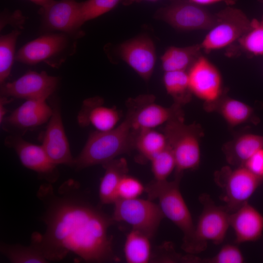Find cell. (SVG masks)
I'll return each mask as SVG.
<instances>
[{"label": "cell", "mask_w": 263, "mask_h": 263, "mask_svg": "<svg viewBox=\"0 0 263 263\" xmlns=\"http://www.w3.org/2000/svg\"><path fill=\"white\" fill-rule=\"evenodd\" d=\"M152 94H142L131 98L127 101V111L126 117L130 122L133 132L154 129L169 121L184 116L182 106L174 103L166 107L155 102Z\"/></svg>", "instance_id": "8992f818"}, {"label": "cell", "mask_w": 263, "mask_h": 263, "mask_svg": "<svg viewBox=\"0 0 263 263\" xmlns=\"http://www.w3.org/2000/svg\"><path fill=\"white\" fill-rule=\"evenodd\" d=\"M168 146L164 132L154 129L144 130L135 133L134 150L144 159L150 161Z\"/></svg>", "instance_id": "484cf974"}, {"label": "cell", "mask_w": 263, "mask_h": 263, "mask_svg": "<svg viewBox=\"0 0 263 263\" xmlns=\"http://www.w3.org/2000/svg\"><path fill=\"white\" fill-rule=\"evenodd\" d=\"M103 103V99L99 96L85 100L77 117L79 124L82 126L91 124L100 132L115 128L121 117L120 113L115 107H106Z\"/></svg>", "instance_id": "d6986e66"}, {"label": "cell", "mask_w": 263, "mask_h": 263, "mask_svg": "<svg viewBox=\"0 0 263 263\" xmlns=\"http://www.w3.org/2000/svg\"><path fill=\"white\" fill-rule=\"evenodd\" d=\"M144 191L145 187L138 179L126 174L121 178L118 185L117 197L122 199L136 198Z\"/></svg>", "instance_id": "d6a6232c"}, {"label": "cell", "mask_w": 263, "mask_h": 263, "mask_svg": "<svg viewBox=\"0 0 263 263\" xmlns=\"http://www.w3.org/2000/svg\"><path fill=\"white\" fill-rule=\"evenodd\" d=\"M4 143L14 150L23 166L36 172L41 180L50 184L57 180V165L51 161L41 145L33 144L14 134L7 136Z\"/></svg>", "instance_id": "4fadbf2b"}, {"label": "cell", "mask_w": 263, "mask_h": 263, "mask_svg": "<svg viewBox=\"0 0 263 263\" xmlns=\"http://www.w3.org/2000/svg\"><path fill=\"white\" fill-rule=\"evenodd\" d=\"M243 255L239 248L232 244H226L213 257L204 260L210 263H242Z\"/></svg>", "instance_id": "836d02e7"}, {"label": "cell", "mask_w": 263, "mask_h": 263, "mask_svg": "<svg viewBox=\"0 0 263 263\" xmlns=\"http://www.w3.org/2000/svg\"><path fill=\"white\" fill-rule=\"evenodd\" d=\"M244 166L252 173L263 178V149L251 156Z\"/></svg>", "instance_id": "d590c367"}, {"label": "cell", "mask_w": 263, "mask_h": 263, "mask_svg": "<svg viewBox=\"0 0 263 263\" xmlns=\"http://www.w3.org/2000/svg\"><path fill=\"white\" fill-rule=\"evenodd\" d=\"M105 169L101 179L99 196L102 204H113L117 200V191L121 178L128 172L125 158H115L102 165Z\"/></svg>", "instance_id": "44dd1931"}, {"label": "cell", "mask_w": 263, "mask_h": 263, "mask_svg": "<svg viewBox=\"0 0 263 263\" xmlns=\"http://www.w3.org/2000/svg\"><path fill=\"white\" fill-rule=\"evenodd\" d=\"M150 238L142 232L132 229L127 235L124 246L126 261L129 263H147L151 257Z\"/></svg>", "instance_id": "d4e9b609"}, {"label": "cell", "mask_w": 263, "mask_h": 263, "mask_svg": "<svg viewBox=\"0 0 263 263\" xmlns=\"http://www.w3.org/2000/svg\"><path fill=\"white\" fill-rule=\"evenodd\" d=\"M40 7H44L51 3L55 0H28Z\"/></svg>", "instance_id": "f35d334b"}, {"label": "cell", "mask_w": 263, "mask_h": 263, "mask_svg": "<svg viewBox=\"0 0 263 263\" xmlns=\"http://www.w3.org/2000/svg\"><path fill=\"white\" fill-rule=\"evenodd\" d=\"M150 161L154 180L157 181L167 180L176 168L174 154L168 144L165 149L155 155Z\"/></svg>", "instance_id": "1f68e13d"}, {"label": "cell", "mask_w": 263, "mask_h": 263, "mask_svg": "<svg viewBox=\"0 0 263 263\" xmlns=\"http://www.w3.org/2000/svg\"><path fill=\"white\" fill-rule=\"evenodd\" d=\"M176 162L175 174L197 168L200 161V139L203 132L200 125L185 124L184 116L174 118L163 129Z\"/></svg>", "instance_id": "5b68a950"}, {"label": "cell", "mask_w": 263, "mask_h": 263, "mask_svg": "<svg viewBox=\"0 0 263 263\" xmlns=\"http://www.w3.org/2000/svg\"><path fill=\"white\" fill-rule=\"evenodd\" d=\"M21 34L19 29L0 36V83H4L9 77L15 60V48L17 39Z\"/></svg>", "instance_id": "f1b7e54d"}, {"label": "cell", "mask_w": 263, "mask_h": 263, "mask_svg": "<svg viewBox=\"0 0 263 263\" xmlns=\"http://www.w3.org/2000/svg\"><path fill=\"white\" fill-rule=\"evenodd\" d=\"M241 48L254 56L263 55V16L250 21L247 31L238 40Z\"/></svg>", "instance_id": "4dcf8cb0"}, {"label": "cell", "mask_w": 263, "mask_h": 263, "mask_svg": "<svg viewBox=\"0 0 263 263\" xmlns=\"http://www.w3.org/2000/svg\"><path fill=\"white\" fill-rule=\"evenodd\" d=\"M199 200L203 210L195 226V234L198 241L206 249L208 241L216 244L223 242L230 226V213L225 207L216 205L208 194H202Z\"/></svg>", "instance_id": "7c38bea8"}, {"label": "cell", "mask_w": 263, "mask_h": 263, "mask_svg": "<svg viewBox=\"0 0 263 263\" xmlns=\"http://www.w3.org/2000/svg\"><path fill=\"white\" fill-rule=\"evenodd\" d=\"M204 108L208 112L218 113L230 127L248 121L253 114L250 106L223 94L214 103L204 105Z\"/></svg>", "instance_id": "603a6c76"}, {"label": "cell", "mask_w": 263, "mask_h": 263, "mask_svg": "<svg viewBox=\"0 0 263 263\" xmlns=\"http://www.w3.org/2000/svg\"><path fill=\"white\" fill-rule=\"evenodd\" d=\"M138 0H86L80 2L79 19L82 26L86 22L112 10L120 4L128 5Z\"/></svg>", "instance_id": "f546056e"}, {"label": "cell", "mask_w": 263, "mask_h": 263, "mask_svg": "<svg viewBox=\"0 0 263 263\" xmlns=\"http://www.w3.org/2000/svg\"><path fill=\"white\" fill-rule=\"evenodd\" d=\"M188 74L192 95L204 101L205 105L214 103L222 95L221 75L205 56H201L188 70Z\"/></svg>", "instance_id": "9a60e30c"}, {"label": "cell", "mask_w": 263, "mask_h": 263, "mask_svg": "<svg viewBox=\"0 0 263 263\" xmlns=\"http://www.w3.org/2000/svg\"><path fill=\"white\" fill-rule=\"evenodd\" d=\"M37 197L43 205L40 217L44 233L34 232L31 244L48 261H59L69 253L91 263L116 261L108 230L113 221L82 195L81 186L70 179L56 191L52 184H42Z\"/></svg>", "instance_id": "6da1fadb"}, {"label": "cell", "mask_w": 263, "mask_h": 263, "mask_svg": "<svg viewBox=\"0 0 263 263\" xmlns=\"http://www.w3.org/2000/svg\"><path fill=\"white\" fill-rule=\"evenodd\" d=\"M77 39L64 32L43 33L21 47L16 53L15 60L30 65L44 62L58 68L76 53Z\"/></svg>", "instance_id": "277c9868"}, {"label": "cell", "mask_w": 263, "mask_h": 263, "mask_svg": "<svg viewBox=\"0 0 263 263\" xmlns=\"http://www.w3.org/2000/svg\"><path fill=\"white\" fill-rule=\"evenodd\" d=\"M11 99V100H12ZM10 99L5 96H1L0 99V122L2 123L3 119L5 118V115L6 113V109L4 105L10 102Z\"/></svg>", "instance_id": "8d00e7d4"}, {"label": "cell", "mask_w": 263, "mask_h": 263, "mask_svg": "<svg viewBox=\"0 0 263 263\" xmlns=\"http://www.w3.org/2000/svg\"><path fill=\"white\" fill-rule=\"evenodd\" d=\"M0 18V31L7 24H10L16 29H21L25 21V17L19 10L11 12L7 9H5L1 12Z\"/></svg>", "instance_id": "e575fe53"}, {"label": "cell", "mask_w": 263, "mask_h": 263, "mask_svg": "<svg viewBox=\"0 0 263 263\" xmlns=\"http://www.w3.org/2000/svg\"><path fill=\"white\" fill-rule=\"evenodd\" d=\"M155 17L177 29L209 30L216 23L217 14L202 6L187 1L179 2L159 9Z\"/></svg>", "instance_id": "8fae6325"}, {"label": "cell", "mask_w": 263, "mask_h": 263, "mask_svg": "<svg viewBox=\"0 0 263 263\" xmlns=\"http://www.w3.org/2000/svg\"><path fill=\"white\" fill-rule=\"evenodd\" d=\"M229 224L234 231L236 243L255 241L263 231V216L246 202L230 213Z\"/></svg>", "instance_id": "ffe728a7"}, {"label": "cell", "mask_w": 263, "mask_h": 263, "mask_svg": "<svg viewBox=\"0 0 263 263\" xmlns=\"http://www.w3.org/2000/svg\"><path fill=\"white\" fill-rule=\"evenodd\" d=\"M46 100L27 99L3 119L1 123L3 124V128L14 135H19L21 133H24L29 130L46 123L53 113L52 107L47 104Z\"/></svg>", "instance_id": "2e32d148"}, {"label": "cell", "mask_w": 263, "mask_h": 263, "mask_svg": "<svg viewBox=\"0 0 263 263\" xmlns=\"http://www.w3.org/2000/svg\"><path fill=\"white\" fill-rule=\"evenodd\" d=\"M0 251L12 263H46L49 262L32 244L25 246L19 244L1 242Z\"/></svg>", "instance_id": "83f0119b"}, {"label": "cell", "mask_w": 263, "mask_h": 263, "mask_svg": "<svg viewBox=\"0 0 263 263\" xmlns=\"http://www.w3.org/2000/svg\"><path fill=\"white\" fill-rule=\"evenodd\" d=\"M118 52L120 57L141 77L148 81L154 69L156 56L153 41L140 36L122 43Z\"/></svg>", "instance_id": "ac0fdd59"}, {"label": "cell", "mask_w": 263, "mask_h": 263, "mask_svg": "<svg viewBox=\"0 0 263 263\" xmlns=\"http://www.w3.org/2000/svg\"><path fill=\"white\" fill-rule=\"evenodd\" d=\"M133 133L129 119L114 129L91 132L79 155L75 158L73 168L80 170L96 165H103L119 155L134 150Z\"/></svg>", "instance_id": "3957f363"}, {"label": "cell", "mask_w": 263, "mask_h": 263, "mask_svg": "<svg viewBox=\"0 0 263 263\" xmlns=\"http://www.w3.org/2000/svg\"><path fill=\"white\" fill-rule=\"evenodd\" d=\"M163 82L174 103L182 106L191 100L192 94L189 88L188 71L165 72Z\"/></svg>", "instance_id": "4316f807"}, {"label": "cell", "mask_w": 263, "mask_h": 263, "mask_svg": "<svg viewBox=\"0 0 263 263\" xmlns=\"http://www.w3.org/2000/svg\"><path fill=\"white\" fill-rule=\"evenodd\" d=\"M80 2L76 0H54L38 13L41 18L40 30L43 33L61 32L77 39L85 34L79 19Z\"/></svg>", "instance_id": "30bf717a"}, {"label": "cell", "mask_w": 263, "mask_h": 263, "mask_svg": "<svg viewBox=\"0 0 263 263\" xmlns=\"http://www.w3.org/2000/svg\"><path fill=\"white\" fill-rule=\"evenodd\" d=\"M227 0H188V1L202 6L225 1Z\"/></svg>", "instance_id": "74e56055"}, {"label": "cell", "mask_w": 263, "mask_h": 263, "mask_svg": "<svg viewBox=\"0 0 263 263\" xmlns=\"http://www.w3.org/2000/svg\"><path fill=\"white\" fill-rule=\"evenodd\" d=\"M263 149V136L251 133L241 135L226 144L223 151L231 165L244 166L254 153Z\"/></svg>", "instance_id": "7402d4cb"}, {"label": "cell", "mask_w": 263, "mask_h": 263, "mask_svg": "<svg viewBox=\"0 0 263 263\" xmlns=\"http://www.w3.org/2000/svg\"><path fill=\"white\" fill-rule=\"evenodd\" d=\"M59 78L29 71L17 80L0 85V95L17 98L47 99L56 91Z\"/></svg>", "instance_id": "5bb4252c"}, {"label": "cell", "mask_w": 263, "mask_h": 263, "mask_svg": "<svg viewBox=\"0 0 263 263\" xmlns=\"http://www.w3.org/2000/svg\"><path fill=\"white\" fill-rule=\"evenodd\" d=\"M52 109V115L42 136L41 146L54 164L73 168L75 158L71 152L58 104L54 103Z\"/></svg>", "instance_id": "e0dca14e"}, {"label": "cell", "mask_w": 263, "mask_h": 263, "mask_svg": "<svg viewBox=\"0 0 263 263\" xmlns=\"http://www.w3.org/2000/svg\"><path fill=\"white\" fill-rule=\"evenodd\" d=\"M145 0L152 1H156V0Z\"/></svg>", "instance_id": "ab89813d"}, {"label": "cell", "mask_w": 263, "mask_h": 263, "mask_svg": "<svg viewBox=\"0 0 263 263\" xmlns=\"http://www.w3.org/2000/svg\"><path fill=\"white\" fill-rule=\"evenodd\" d=\"M215 181L223 190L222 200L229 212L247 202L261 183L263 178L244 166L232 169L225 167L215 173Z\"/></svg>", "instance_id": "ba28073f"}, {"label": "cell", "mask_w": 263, "mask_h": 263, "mask_svg": "<svg viewBox=\"0 0 263 263\" xmlns=\"http://www.w3.org/2000/svg\"><path fill=\"white\" fill-rule=\"evenodd\" d=\"M114 221L123 222L152 238L165 216L159 205L150 199H118L113 204Z\"/></svg>", "instance_id": "52a82bcc"}, {"label": "cell", "mask_w": 263, "mask_h": 263, "mask_svg": "<svg viewBox=\"0 0 263 263\" xmlns=\"http://www.w3.org/2000/svg\"><path fill=\"white\" fill-rule=\"evenodd\" d=\"M200 44L184 47L171 46L161 57L165 72L188 71L201 56Z\"/></svg>", "instance_id": "cb8c5ba5"}, {"label": "cell", "mask_w": 263, "mask_h": 263, "mask_svg": "<svg viewBox=\"0 0 263 263\" xmlns=\"http://www.w3.org/2000/svg\"><path fill=\"white\" fill-rule=\"evenodd\" d=\"M216 14V23L200 43L202 50L206 53L223 48L238 41L250 26L251 20L239 9L227 7Z\"/></svg>", "instance_id": "9c48e42d"}, {"label": "cell", "mask_w": 263, "mask_h": 263, "mask_svg": "<svg viewBox=\"0 0 263 263\" xmlns=\"http://www.w3.org/2000/svg\"><path fill=\"white\" fill-rule=\"evenodd\" d=\"M182 174H175V179L154 180L146 187L148 199H157L165 216L173 222L183 234V249L188 253H199L206 248L198 241L190 212L181 194L179 184Z\"/></svg>", "instance_id": "7a4b0ae2"}]
</instances>
